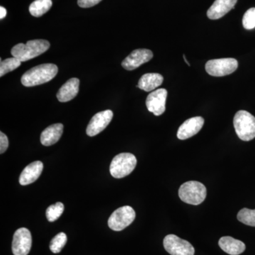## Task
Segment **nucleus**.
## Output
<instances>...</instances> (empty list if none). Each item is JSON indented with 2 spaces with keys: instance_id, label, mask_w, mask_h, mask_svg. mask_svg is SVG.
I'll return each instance as SVG.
<instances>
[{
  "instance_id": "obj_1",
  "label": "nucleus",
  "mask_w": 255,
  "mask_h": 255,
  "mask_svg": "<svg viewBox=\"0 0 255 255\" xmlns=\"http://www.w3.org/2000/svg\"><path fill=\"white\" fill-rule=\"evenodd\" d=\"M58 68L52 63L42 64L30 69L21 77V83L25 87H34L50 81L56 76Z\"/></svg>"
},
{
  "instance_id": "obj_2",
  "label": "nucleus",
  "mask_w": 255,
  "mask_h": 255,
  "mask_svg": "<svg viewBox=\"0 0 255 255\" xmlns=\"http://www.w3.org/2000/svg\"><path fill=\"white\" fill-rule=\"evenodd\" d=\"M50 43L46 40L28 41L26 44L18 43L11 48V54L21 62H26L43 54L49 49Z\"/></svg>"
},
{
  "instance_id": "obj_3",
  "label": "nucleus",
  "mask_w": 255,
  "mask_h": 255,
  "mask_svg": "<svg viewBox=\"0 0 255 255\" xmlns=\"http://www.w3.org/2000/svg\"><path fill=\"white\" fill-rule=\"evenodd\" d=\"M233 125L238 136L243 141H250L255 137V117L246 111L238 112L233 119Z\"/></svg>"
},
{
  "instance_id": "obj_4",
  "label": "nucleus",
  "mask_w": 255,
  "mask_h": 255,
  "mask_svg": "<svg viewBox=\"0 0 255 255\" xmlns=\"http://www.w3.org/2000/svg\"><path fill=\"white\" fill-rule=\"evenodd\" d=\"M207 194L206 188L202 183L189 181L183 184L179 189L181 200L191 205H199L205 200Z\"/></svg>"
},
{
  "instance_id": "obj_5",
  "label": "nucleus",
  "mask_w": 255,
  "mask_h": 255,
  "mask_svg": "<svg viewBox=\"0 0 255 255\" xmlns=\"http://www.w3.org/2000/svg\"><path fill=\"white\" fill-rule=\"evenodd\" d=\"M137 164L135 156L129 152H123L114 157L110 164V173L112 177L121 179L129 175Z\"/></svg>"
},
{
  "instance_id": "obj_6",
  "label": "nucleus",
  "mask_w": 255,
  "mask_h": 255,
  "mask_svg": "<svg viewBox=\"0 0 255 255\" xmlns=\"http://www.w3.org/2000/svg\"><path fill=\"white\" fill-rule=\"evenodd\" d=\"M135 219V212L130 206H125L114 211L108 221L109 227L114 231H123Z\"/></svg>"
},
{
  "instance_id": "obj_7",
  "label": "nucleus",
  "mask_w": 255,
  "mask_h": 255,
  "mask_svg": "<svg viewBox=\"0 0 255 255\" xmlns=\"http://www.w3.org/2000/svg\"><path fill=\"white\" fill-rule=\"evenodd\" d=\"M238 60L235 58H221L209 60L206 64V71L214 77H223L231 75L237 70Z\"/></svg>"
},
{
  "instance_id": "obj_8",
  "label": "nucleus",
  "mask_w": 255,
  "mask_h": 255,
  "mask_svg": "<svg viewBox=\"0 0 255 255\" xmlns=\"http://www.w3.org/2000/svg\"><path fill=\"white\" fill-rule=\"evenodd\" d=\"M165 251L171 255H194L195 250L189 242L181 239L175 235H168L164 238Z\"/></svg>"
},
{
  "instance_id": "obj_9",
  "label": "nucleus",
  "mask_w": 255,
  "mask_h": 255,
  "mask_svg": "<svg viewBox=\"0 0 255 255\" xmlns=\"http://www.w3.org/2000/svg\"><path fill=\"white\" fill-rule=\"evenodd\" d=\"M31 234L27 228H19L14 233L12 241L14 255H28L31 251Z\"/></svg>"
},
{
  "instance_id": "obj_10",
  "label": "nucleus",
  "mask_w": 255,
  "mask_h": 255,
  "mask_svg": "<svg viewBox=\"0 0 255 255\" xmlns=\"http://www.w3.org/2000/svg\"><path fill=\"white\" fill-rule=\"evenodd\" d=\"M113 116V112L111 110H105L96 114L87 126V135L93 137L103 131L112 122Z\"/></svg>"
},
{
  "instance_id": "obj_11",
  "label": "nucleus",
  "mask_w": 255,
  "mask_h": 255,
  "mask_svg": "<svg viewBox=\"0 0 255 255\" xmlns=\"http://www.w3.org/2000/svg\"><path fill=\"white\" fill-rule=\"evenodd\" d=\"M167 91L165 89H158L151 92L146 99V107L149 112L155 116H160L165 112Z\"/></svg>"
},
{
  "instance_id": "obj_12",
  "label": "nucleus",
  "mask_w": 255,
  "mask_h": 255,
  "mask_svg": "<svg viewBox=\"0 0 255 255\" xmlns=\"http://www.w3.org/2000/svg\"><path fill=\"white\" fill-rule=\"evenodd\" d=\"M153 58V53L148 49H136L131 52L122 62V65L127 70H133Z\"/></svg>"
},
{
  "instance_id": "obj_13",
  "label": "nucleus",
  "mask_w": 255,
  "mask_h": 255,
  "mask_svg": "<svg viewBox=\"0 0 255 255\" xmlns=\"http://www.w3.org/2000/svg\"><path fill=\"white\" fill-rule=\"evenodd\" d=\"M204 124V119L201 117L187 119L179 128L177 137L179 140H187L200 131Z\"/></svg>"
},
{
  "instance_id": "obj_14",
  "label": "nucleus",
  "mask_w": 255,
  "mask_h": 255,
  "mask_svg": "<svg viewBox=\"0 0 255 255\" xmlns=\"http://www.w3.org/2000/svg\"><path fill=\"white\" fill-rule=\"evenodd\" d=\"M238 0H216L208 9L207 16L210 19L222 18L236 6Z\"/></svg>"
},
{
  "instance_id": "obj_15",
  "label": "nucleus",
  "mask_w": 255,
  "mask_h": 255,
  "mask_svg": "<svg viewBox=\"0 0 255 255\" xmlns=\"http://www.w3.org/2000/svg\"><path fill=\"white\" fill-rule=\"evenodd\" d=\"M43 169V164L41 161H35L28 164L20 175V184L26 186L34 182L41 176Z\"/></svg>"
},
{
  "instance_id": "obj_16",
  "label": "nucleus",
  "mask_w": 255,
  "mask_h": 255,
  "mask_svg": "<svg viewBox=\"0 0 255 255\" xmlns=\"http://www.w3.org/2000/svg\"><path fill=\"white\" fill-rule=\"evenodd\" d=\"M80 80L78 78H71L60 87L57 93V98L60 102H68L73 100L79 92Z\"/></svg>"
},
{
  "instance_id": "obj_17",
  "label": "nucleus",
  "mask_w": 255,
  "mask_h": 255,
  "mask_svg": "<svg viewBox=\"0 0 255 255\" xmlns=\"http://www.w3.org/2000/svg\"><path fill=\"white\" fill-rule=\"evenodd\" d=\"M63 125L55 124L46 128L41 135V142L44 146H50L60 140L63 132Z\"/></svg>"
},
{
  "instance_id": "obj_18",
  "label": "nucleus",
  "mask_w": 255,
  "mask_h": 255,
  "mask_svg": "<svg viewBox=\"0 0 255 255\" xmlns=\"http://www.w3.org/2000/svg\"><path fill=\"white\" fill-rule=\"evenodd\" d=\"M219 245L225 253L231 255H241L246 251V248L244 243L230 236L221 238L219 240Z\"/></svg>"
},
{
  "instance_id": "obj_19",
  "label": "nucleus",
  "mask_w": 255,
  "mask_h": 255,
  "mask_svg": "<svg viewBox=\"0 0 255 255\" xmlns=\"http://www.w3.org/2000/svg\"><path fill=\"white\" fill-rule=\"evenodd\" d=\"M162 75L158 73H147L142 75L137 87L145 92H151L160 86L163 82Z\"/></svg>"
},
{
  "instance_id": "obj_20",
  "label": "nucleus",
  "mask_w": 255,
  "mask_h": 255,
  "mask_svg": "<svg viewBox=\"0 0 255 255\" xmlns=\"http://www.w3.org/2000/svg\"><path fill=\"white\" fill-rule=\"evenodd\" d=\"M52 4L51 0H36L30 5V14L35 17H40L49 11Z\"/></svg>"
},
{
  "instance_id": "obj_21",
  "label": "nucleus",
  "mask_w": 255,
  "mask_h": 255,
  "mask_svg": "<svg viewBox=\"0 0 255 255\" xmlns=\"http://www.w3.org/2000/svg\"><path fill=\"white\" fill-rule=\"evenodd\" d=\"M21 62L17 58H9L4 60H1L0 63V77H3L6 74L13 71L15 69L18 68L21 65Z\"/></svg>"
},
{
  "instance_id": "obj_22",
  "label": "nucleus",
  "mask_w": 255,
  "mask_h": 255,
  "mask_svg": "<svg viewBox=\"0 0 255 255\" xmlns=\"http://www.w3.org/2000/svg\"><path fill=\"white\" fill-rule=\"evenodd\" d=\"M67 239L65 233H60L56 235L50 243V250L52 253L55 254L60 253L66 244Z\"/></svg>"
},
{
  "instance_id": "obj_23",
  "label": "nucleus",
  "mask_w": 255,
  "mask_h": 255,
  "mask_svg": "<svg viewBox=\"0 0 255 255\" xmlns=\"http://www.w3.org/2000/svg\"><path fill=\"white\" fill-rule=\"evenodd\" d=\"M238 219L240 222L244 223L247 226L255 227V209L251 210L246 208L241 209L238 212Z\"/></svg>"
},
{
  "instance_id": "obj_24",
  "label": "nucleus",
  "mask_w": 255,
  "mask_h": 255,
  "mask_svg": "<svg viewBox=\"0 0 255 255\" xmlns=\"http://www.w3.org/2000/svg\"><path fill=\"white\" fill-rule=\"evenodd\" d=\"M64 205L63 203L58 202L56 204L50 206L46 210V218L50 222H54L59 219L63 214Z\"/></svg>"
},
{
  "instance_id": "obj_25",
  "label": "nucleus",
  "mask_w": 255,
  "mask_h": 255,
  "mask_svg": "<svg viewBox=\"0 0 255 255\" xmlns=\"http://www.w3.org/2000/svg\"><path fill=\"white\" fill-rule=\"evenodd\" d=\"M243 24L246 29L255 28V8H251L246 11L243 18Z\"/></svg>"
},
{
  "instance_id": "obj_26",
  "label": "nucleus",
  "mask_w": 255,
  "mask_h": 255,
  "mask_svg": "<svg viewBox=\"0 0 255 255\" xmlns=\"http://www.w3.org/2000/svg\"><path fill=\"white\" fill-rule=\"evenodd\" d=\"M8 146H9V140L7 137L2 132H0V153H4L5 151L7 150Z\"/></svg>"
},
{
  "instance_id": "obj_27",
  "label": "nucleus",
  "mask_w": 255,
  "mask_h": 255,
  "mask_svg": "<svg viewBox=\"0 0 255 255\" xmlns=\"http://www.w3.org/2000/svg\"><path fill=\"white\" fill-rule=\"evenodd\" d=\"M102 0H78V4L80 7L89 8L95 6L100 3Z\"/></svg>"
},
{
  "instance_id": "obj_28",
  "label": "nucleus",
  "mask_w": 255,
  "mask_h": 255,
  "mask_svg": "<svg viewBox=\"0 0 255 255\" xmlns=\"http://www.w3.org/2000/svg\"><path fill=\"white\" fill-rule=\"evenodd\" d=\"M6 9H5L4 7H3V6H1V7H0V18H1V19H2V18H4L5 16H6Z\"/></svg>"
},
{
  "instance_id": "obj_29",
  "label": "nucleus",
  "mask_w": 255,
  "mask_h": 255,
  "mask_svg": "<svg viewBox=\"0 0 255 255\" xmlns=\"http://www.w3.org/2000/svg\"><path fill=\"white\" fill-rule=\"evenodd\" d=\"M183 58H184V60H185V63L187 64L189 66H190V64H189V62L187 61V58H186L185 55H183Z\"/></svg>"
}]
</instances>
